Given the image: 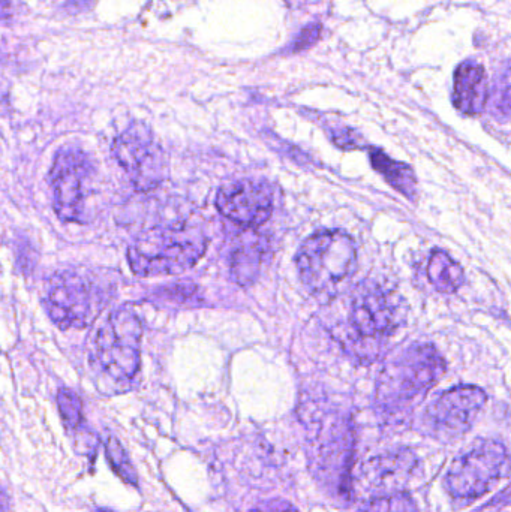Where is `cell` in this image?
Wrapping results in <instances>:
<instances>
[{
  "label": "cell",
  "mask_w": 511,
  "mask_h": 512,
  "mask_svg": "<svg viewBox=\"0 0 511 512\" xmlns=\"http://www.w3.org/2000/svg\"><path fill=\"white\" fill-rule=\"evenodd\" d=\"M143 325L134 310L120 307L101 325L93 346L92 363L108 393H120L137 378L141 366Z\"/></svg>",
  "instance_id": "obj_1"
},
{
  "label": "cell",
  "mask_w": 511,
  "mask_h": 512,
  "mask_svg": "<svg viewBox=\"0 0 511 512\" xmlns=\"http://www.w3.org/2000/svg\"><path fill=\"white\" fill-rule=\"evenodd\" d=\"M446 363L432 345L419 343L386 364L377 385V402L389 414H401L419 403L443 378Z\"/></svg>",
  "instance_id": "obj_2"
},
{
  "label": "cell",
  "mask_w": 511,
  "mask_h": 512,
  "mask_svg": "<svg viewBox=\"0 0 511 512\" xmlns=\"http://www.w3.org/2000/svg\"><path fill=\"white\" fill-rule=\"evenodd\" d=\"M207 249L203 233L186 227H155L129 246L128 262L140 277L176 276L194 267Z\"/></svg>",
  "instance_id": "obj_3"
},
{
  "label": "cell",
  "mask_w": 511,
  "mask_h": 512,
  "mask_svg": "<svg viewBox=\"0 0 511 512\" xmlns=\"http://www.w3.org/2000/svg\"><path fill=\"white\" fill-rule=\"evenodd\" d=\"M296 262L303 285L315 297L332 298L356 273V243L344 231H321L303 242Z\"/></svg>",
  "instance_id": "obj_4"
},
{
  "label": "cell",
  "mask_w": 511,
  "mask_h": 512,
  "mask_svg": "<svg viewBox=\"0 0 511 512\" xmlns=\"http://www.w3.org/2000/svg\"><path fill=\"white\" fill-rule=\"evenodd\" d=\"M404 321V303L392 289L365 280L351 292L348 301V339L354 349L389 339Z\"/></svg>",
  "instance_id": "obj_5"
},
{
  "label": "cell",
  "mask_w": 511,
  "mask_h": 512,
  "mask_svg": "<svg viewBox=\"0 0 511 512\" xmlns=\"http://www.w3.org/2000/svg\"><path fill=\"white\" fill-rule=\"evenodd\" d=\"M507 471L506 445L495 439H483L453 460L444 486L455 501H476L497 486Z\"/></svg>",
  "instance_id": "obj_6"
},
{
  "label": "cell",
  "mask_w": 511,
  "mask_h": 512,
  "mask_svg": "<svg viewBox=\"0 0 511 512\" xmlns=\"http://www.w3.org/2000/svg\"><path fill=\"white\" fill-rule=\"evenodd\" d=\"M113 155L135 191H155L167 179V155L144 123H132L114 140Z\"/></svg>",
  "instance_id": "obj_7"
},
{
  "label": "cell",
  "mask_w": 511,
  "mask_h": 512,
  "mask_svg": "<svg viewBox=\"0 0 511 512\" xmlns=\"http://www.w3.org/2000/svg\"><path fill=\"white\" fill-rule=\"evenodd\" d=\"M98 289L74 271H63L48 279L45 307L51 321L60 328H84L101 312Z\"/></svg>",
  "instance_id": "obj_8"
},
{
  "label": "cell",
  "mask_w": 511,
  "mask_h": 512,
  "mask_svg": "<svg viewBox=\"0 0 511 512\" xmlns=\"http://www.w3.org/2000/svg\"><path fill=\"white\" fill-rule=\"evenodd\" d=\"M486 402L488 396L476 385L450 388L426 409V430L444 444L458 441L470 432Z\"/></svg>",
  "instance_id": "obj_9"
},
{
  "label": "cell",
  "mask_w": 511,
  "mask_h": 512,
  "mask_svg": "<svg viewBox=\"0 0 511 512\" xmlns=\"http://www.w3.org/2000/svg\"><path fill=\"white\" fill-rule=\"evenodd\" d=\"M89 156L80 149H62L54 158L50 171L53 209L62 222H81L86 183L92 176Z\"/></svg>",
  "instance_id": "obj_10"
},
{
  "label": "cell",
  "mask_w": 511,
  "mask_h": 512,
  "mask_svg": "<svg viewBox=\"0 0 511 512\" xmlns=\"http://www.w3.org/2000/svg\"><path fill=\"white\" fill-rule=\"evenodd\" d=\"M216 207L222 216L240 227H261L272 216V188L260 180H236L222 186Z\"/></svg>",
  "instance_id": "obj_11"
},
{
  "label": "cell",
  "mask_w": 511,
  "mask_h": 512,
  "mask_svg": "<svg viewBox=\"0 0 511 512\" xmlns=\"http://www.w3.org/2000/svg\"><path fill=\"white\" fill-rule=\"evenodd\" d=\"M420 460L410 450L393 451L374 457L365 465L366 481L381 492H404L419 477Z\"/></svg>",
  "instance_id": "obj_12"
},
{
  "label": "cell",
  "mask_w": 511,
  "mask_h": 512,
  "mask_svg": "<svg viewBox=\"0 0 511 512\" xmlns=\"http://www.w3.org/2000/svg\"><path fill=\"white\" fill-rule=\"evenodd\" d=\"M488 77L485 68L474 60L459 65L455 72L453 104L467 116L483 113L488 104Z\"/></svg>",
  "instance_id": "obj_13"
},
{
  "label": "cell",
  "mask_w": 511,
  "mask_h": 512,
  "mask_svg": "<svg viewBox=\"0 0 511 512\" xmlns=\"http://www.w3.org/2000/svg\"><path fill=\"white\" fill-rule=\"evenodd\" d=\"M372 167L384 177L399 194L414 200L417 197V179L410 165L389 158L383 150H371Z\"/></svg>",
  "instance_id": "obj_14"
},
{
  "label": "cell",
  "mask_w": 511,
  "mask_h": 512,
  "mask_svg": "<svg viewBox=\"0 0 511 512\" xmlns=\"http://www.w3.org/2000/svg\"><path fill=\"white\" fill-rule=\"evenodd\" d=\"M428 279L437 291L453 294L464 285V268L447 252L435 249L428 262Z\"/></svg>",
  "instance_id": "obj_15"
},
{
  "label": "cell",
  "mask_w": 511,
  "mask_h": 512,
  "mask_svg": "<svg viewBox=\"0 0 511 512\" xmlns=\"http://www.w3.org/2000/svg\"><path fill=\"white\" fill-rule=\"evenodd\" d=\"M264 249L260 243H245L233 254L231 271L240 285L246 286L254 282L260 274L263 264Z\"/></svg>",
  "instance_id": "obj_16"
},
{
  "label": "cell",
  "mask_w": 511,
  "mask_h": 512,
  "mask_svg": "<svg viewBox=\"0 0 511 512\" xmlns=\"http://www.w3.org/2000/svg\"><path fill=\"white\" fill-rule=\"evenodd\" d=\"M105 454H107L108 463L114 474L125 481L129 486L138 487V474L137 469L134 468V463L129 459L128 453L125 448L120 444L116 436L107 433L104 438Z\"/></svg>",
  "instance_id": "obj_17"
},
{
  "label": "cell",
  "mask_w": 511,
  "mask_h": 512,
  "mask_svg": "<svg viewBox=\"0 0 511 512\" xmlns=\"http://www.w3.org/2000/svg\"><path fill=\"white\" fill-rule=\"evenodd\" d=\"M362 512H419V508L410 493L395 492L375 496Z\"/></svg>",
  "instance_id": "obj_18"
},
{
  "label": "cell",
  "mask_w": 511,
  "mask_h": 512,
  "mask_svg": "<svg viewBox=\"0 0 511 512\" xmlns=\"http://www.w3.org/2000/svg\"><path fill=\"white\" fill-rule=\"evenodd\" d=\"M57 406L60 417L69 432H75L83 424V402L77 393L68 388H60L57 393Z\"/></svg>",
  "instance_id": "obj_19"
},
{
  "label": "cell",
  "mask_w": 511,
  "mask_h": 512,
  "mask_svg": "<svg viewBox=\"0 0 511 512\" xmlns=\"http://www.w3.org/2000/svg\"><path fill=\"white\" fill-rule=\"evenodd\" d=\"M74 433H77V436H75V451L80 456H95L96 448H98V438H96L95 433L90 432V430H81V427L75 430Z\"/></svg>",
  "instance_id": "obj_20"
},
{
  "label": "cell",
  "mask_w": 511,
  "mask_h": 512,
  "mask_svg": "<svg viewBox=\"0 0 511 512\" xmlns=\"http://www.w3.org/2000/svg\"><path fill=\"white\" fill-rule=\"evenodd\" d=\"M321 26L320 24H314V26L306 27L302 33H300L299 39L294 42V48L300 50V48L308 47V45L314 44L320 36Z\"/></svg>",
  "instance_id": "obj_21"
},
{
  "label": "cell",
  "mask_w": 511,
  "mask_h": 512,
  "mask_svg": "<svg viewBox=\"0 0 511 512\" xmlns=\"http://www.w3.org/2000/svg\"><path fill=\"white\" fill-rule=\"evenodd\" d=\"M251 512H299L293 505L288 504V502L282 501H273L266 502V504L258 505L254 511Z\"/></svg>",
  "instance_id": "obj_22"
},
{
  "label": "cell",
  "mask_w": 511,
  "mask_h": 512,
  "mask_svg": "<svg viewBox=\"0 0 511 512\" xmlns=\"http://www.w3.org/2000/svg\"><path fill=\"white\" fill-rule=\"evenodd\" d=\"M14 0H0V21L8 20L14 15Z\"/></svg>",
  "instance_id": "obj_23"
},
{
  "label": "cell",
  "mask_w": 511,
  "mask_h": 512,
  "mask_svg": "<svg viewBox=\"0 0 511 512\" xmlns=\"http://www.w3.org/2000/svg\"><path fill=\"white\" fill-rule=\"evenodd\" d=\"M0 512H9V498L2 484H0Z\"/></svg>",
  "instance_id": "obj_24"
},
{
  "label": "cell",
  "mask_w": 511,
  "mask_h": 512,
  "mask_svg": "<svg viewBox=\"0 0 511 512\" xmlns=\"http://www.w3.org/2000/svg\"><path fill=\"white\" fill-rule=\"evenodd\" d=\"M96 512H114V511L108 510V508H98V510H96Z\"/></svg>",
  "instance_id": "obj_25"
}]
</instances>
